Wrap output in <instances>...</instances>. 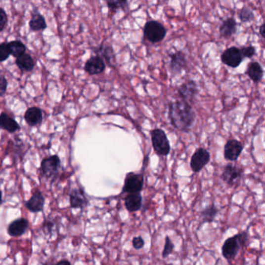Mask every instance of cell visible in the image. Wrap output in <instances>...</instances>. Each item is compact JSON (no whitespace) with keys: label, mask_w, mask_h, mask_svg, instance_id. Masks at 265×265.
Instances as JSON below:
<instances>
[{"label":"cell","mask_w":265,"mask_h":265,"mask_svg":"<svg viewBox=\"0 0 265 265\" xmlns=\"http://www.w3.org/2000/svg\"><path fill=\"white\" fill-rule=\"evenodd\" d=\"M144 178L141 174L130 172L126 175L122 192L128 194L140 193L143 188Z\"/></svg>","instance_id":"obj_5"},{"label":"cell","mask_w":265,"mask_h":265,"mask_svg":"<svg viewBox=\"0 0 265 265\" xmlns=\"http://www.w3.org/2000/svg\"><path fill=\"white\" fill-rule=\"evenodd\" d=\"M9 51L7 43H2L0 44V62H4L9 58Z\"/></svg>","instance_id":"obj_32"},{"label":"cell","mask_w":265,"mask_h":265,"mask_svg":"<svg viewBox=\"0 0 265 265\" xmlns=\"http://www.w3.org/2000/svg\"><path fill=\"white\" fill-rule=\"evenodd\" d=\"M7 45L9 54L15 58H18V57L25 54L26 47L21 41L14 40V41L9 42V43H7Z\"/></svg>","instance_id":"obj_26"},{"label":"cell","mask_w":265,"mask_h":265,"mask_svg":"<svg viewBox=\"0 0 265 265\" xmlns=\"http://www.w3.org/2000/svg\"><path fill=\"white\" fill-rule=\"evenodd\" d=\"M265 24H262V25L260 26L259 31L260 34L262 35V38H265Z\"/></svg>","instance_id":"obj_37"},{"label":"cell","mask_w":265,"mask_h":265,"mask_svg":"<svg viewBox=\"0 0 265 265\" xmlns=\"http://www.w3.org/2000/svg\"><path fill=\"white\" fill-rule=\"evenodd\" d=\"M7 80L3 76H0V96H3L7 89Z\"/></svg>","instance_id":"obj_35"},{"label":"cell","mask_w":265,"mask_h":265,"mask_svg":"<svg viewBox=\"0 0 265 265\" xmlns=\"http://www.w3.org/2000/svg\"><path fill=\"white\" fill-rule=\"evenodd\" d=\"M169 117L175 128L180 131H190L195 122V114L189 103L176 101L170 103Z\"/></svg>","instance_id":"obj_1"},{"label":"cell","mask_w":265,"mask_h":265,"mask_svg":"<svg viewBox=\"0 0 265 265\" xmlns=\"http://www.w3.org/2000/svg\"><path fill=\"white\" fill-rule=\"evenodd\" d=\"M7 15L6 12L2 8H0V32L3 31L4 28L6 27L7 23Z\"/></svg>","instance_id":"obj_34"},{"label":"cell","mask_w":265,"mask_h":265,"mask_svg":"<svg viewBox=\"0 0 265 265\" xmlns=\"http://www.w3.org/2000/svg\"><path fill=\"white\" fill-rule=\"evenodd\" d=\"M44 197L40 191H37L27 201L25 206L31 213H39L43 211L44 206Z\"/></svg>","instance_id":"obj_15"},{"label":"cell","mask_w":265,"mask_h":265,"mask_svg":"<svg viewBox=\"0 0 265 265\" xmlns=\"http://www.w3.org/2000/svg\"><path fill=\"white\" fill-rule=\"evenodd\" d=\"M94 51L96 55L104 60V62L105 61L109 66L115 65V62H116L115 51L111 45L102 43L101 45L94 49Z\"/></svg>","instance_id":"obj_16"},{"label":"cell","mask_w":265,"mask_h":265,"mask_svg":"<svg viewBox=\"0 0 265 265\" xmlns=\"http://www.w3.org/2000/svg\"><path fill=\"white\" fill-rule=\"evenodd\" d=\"M0 127L9 133H14L20 129L17 121L5 113L0 114Z\"/></svg>","instance_id":"obj_21"},{"label":"cell","mask_w":265,"mask_h":265,"mask_svg":"<svg viewBox=\"0 0 265 265\" xmlns=\"http://www.w3.org/2000/svg\"><path fill=\"white\" fill-rule=\"evenodd\" d=\"M175 250V244L173 243L170 236H166L165 244H164V250L162 252V257L164 259L168 258L172 254L173 251Z\"/></svg>","instance_id":"obj_29"},{"label":"cell","mask_w":265,"mask_h":265,"mask_svg":"<svg viewBox=\"0 0 265 265\" xmlns=\"http://www.w3.org/2000/svg\"><path fill=\"white\" fill-rule=\"evenodd\" d=\"M55 224L54 221L51 220H45L43 224V232L45 235H51L55 228Z\"/></svg>","instance_id":"obj_31"},{"label":"cell","mask_w":265,"mask_h":265,"mask_svg":"<svg viewBox=\"0 0 265 265\" xmlns=\"http://www.w3.org/2000/svg\"><path fill=\"white\" fill-rule=\"evenodd\" d=\"M210 161V153L204 148H198L191 159V168L195 173L201 172Z\"/></svg>","instance_id":"obj_7"},{"label":"cell","mask_w":265,"mask_h":265,"mask_svg":"<svg viewBox=\"0 0 265 265\" xmlns=\"http://www.w3.org/2000/svg\"><path fill=\"white\" fill-rule=\"evenodd\" d=\"M106 69L105 62L100 57H91L88 62H86L85 71L90 76L101 74Z\"/></svg>","instance_id":"obj_12"},{"label":"cell","mask_w":265,"mask_h":265,"mask_svg":"<svg viewBox=\"0 0 265 265\" xmlns=\"http://www.w3.org/2000/svg\"><path fill=\"white\" fill-rule=\"evenodd\" d=\"M43 265H71V263L67 260H62L60 262H57L56 264H51L49 262L44 263Z\"/></svg>","instance_id":"obj_36"},{"label":"cell","mask_w":265,"mask_h":265,"mask_svg":"<svg viewBox=\"0 0 265 265\" xmlns=\"http://www.w3.org/2000/svg\"><path fill=\"white\" fill-rule=\"evenodd\" d=\"M248 241L247 232H242L226 239L221 247V255L228 262L234 260L242 247Z\"/></svg>","instance_id":"obj_2"},{"label":"cell","mask_w":265,"mask_h":265,"mask_svg":"<svg viewBox=\"0 0 265 265\" xmlns=\"http://www.w3.org/2000/svg\"><path fill=\"white\" fill-rule=\"evenodd\" d=\"M43 119L42 110L38 107H31L26 111L24 119L29 126H35L40 124Z\"/></svg>","instance_id":"obj_18"},{"label":"cell","mask_w":265,"mask_h":265,"mask_svg":"<svg viewBox=\"0 0 265 265\" xmlns=\"http://www.w3.org/2000/svg\"><path fill=\"white\" fill-rule=\"evenodd\" d=\"M167 32L166 27L156 20H149L144 26V38L152 43L161 42L165 38Z\"/></svg>","instance_id":"obj_3"},{"label":"cell","mask_w":265,"mask_h":265,"mask_svg":"<svg viewBox=\"0 0 265 265\" xmlns=\"http://www.w3.org/2000/svg\"><path fill=\"white\" fill-rule=\"evenodd\" d=\"M243 58H251L256 54V48L254 46H248V47H243L240 48Z\"/></svg>","instance_id":"obj_30"},{"label":"cell","mask_w":265,"mask_h":265,"mask_svg":"<svg viewBox=\"0 0 265 265\" xmlns=\"http://www.w3.org/2000/svg\"><path fill=\"white\" fill-rule=\"evenodd\" d=\"M237 32V23L232 17L226 19L220 27V34L222 38H228Z\"/></svg>","instance_id":"obj_20"},{"label":"cell","mask_w":265,"mask_h":265,"mask_svg":"<svg viewBox=\"0 0 265 265\" xmlns=\"http://www.w3.org/2000/svg\"><path fill=\"white\" fill-rule=\"evenodd\" d=\"M2 192H1V191H0V204H1V202H2Z\"/></svg>","instance_id":"obj_38"},{"label":"cell","mask_w":265,"mask_h":265,"mask_svg":"<svg viewBox=\"0 0 265 265\" xmlns=\"http://www.w3.org/2000/svg\"><path fill=\"white\" fill-rule=\"evenodd\" d=\"M61 161L58 155H53L44 159L42 162V171L48 179L55 178L58 175Z\"/></svg>","instance_id":"obj_8"},{"label":"cell","mask_w":265,"mask_h":265,"mask_svg":"<svg viewBox=\"0 0 265 265\" xmlns=\"http://www.w3.org/2000/svg\"><path fill=\"white\" fill-rule=\"evenodd\" d=\"M144 245H145V241H144L142 236H134V238L132 239V247L134 249H142Z\"/></svg>","instance_id":"obj_33"},{"label":"cell","mask_w":265,"mask_h":265,"mask_svg":"<svg viewBox=\"0 0 265 265\" xmlns=\"http://www.w3.org/2000/svg\"><path fill=\"white\" fill-rule=\"evenodd\" d=\"M70 206L73 209H84L88 206V200L83 189H76L69 195Z\"/></svg>","instance_id":"obj_17"},{"label":"cell","mask_w":265,"mask_h":265,"mask_svg":"<svg viewBox=\"0 0 265 265\" xmlns=\"http://www.w3.org/2000/svg\"><path fill=\"white\" fill-rule=\"evenodd\" d=\"M16 65L20 70L24 71V72H31L35 67L33 58L28 54H24L21 56L17 58Z\"/></svg>","instance_id":"obj_23"},{"label":"cell","mask_w":265,"mask_h":265,"mask_svg":"<svg viewBox=\"0 0 265 265\" xmlns=\"http://www.w3.org/2000/svg\"><path fill=\"white\" fill-rule=\"evenodd\" d=\"M243 60L240 49L236 47L227 48L221 55V62L231 68H237L240 66Z\"/></svg>","instance_id":"obj_6"},{"label":"cell","mask_w":265,"mask_h":265,"mask_svg":"<svg viewBox=\"0 0 265 265\" xmlns=\"http://www.w3.org/2000/svg\"><path fill=\"white\" fill-rule=\"evenodd\" d=\"M29 26L31 31H42L47 27L44 16L39 13H35L32 15V17L29 22Z\"/></svg>","instance_id":"obj_25"},{"label":"cell","mask_w":265,"mask_h":265,"mask_svg":"<svg viewBox=\"0 0 265 265\" xmlns=\"http://www.w3.org/2000/svg\"><path fill=\"white\" fill-rule=\"evenodd\" d=\"M152 144L156 153L160 156H167L171 151L170 142L165 132L161 129H154L151 131Z\"/></svg>","instance_id":"obj_4"},{"label":"cell","mask_w":265,"mask_h":265,"mask_svg":"<svg viewBox=\"0 0 265 265\" xmlns=\"http://www.w3.org/2000/svg\"><path fill=\"white\" fill-rule=\"evenodd\" d=\"M238 16L240 19V21L242 23H250V22L253 21L254 20V12L251 8L247 7V6H243L238 13Z\"/></svg>","instance_id":"obj_27"},{"label":"cell","mask_w":265,"mask_h":265,"mask_svg":"<svg viewBox=\"0 0 265 265\" xmlns=\"http://www.w3.org/2000/svg\"><path fill=\"white\" fill-rule=\"evenodd\" d=\"M142 198L140 193L129 194L125 198V206L130 213L137 212L142 207Z\"/></svg>","instance_id":"obj_19"},{"label":"cell","mask_w":265,"mask_h":265,"mask_svg":"<svg viewBox=\"0 0 265 265\" xmlns=\"http://www.w3.org/2000/svg\"><path fill=\"white\" fill-rule=\"evenodd\" d=\"M29 228V222L25 218L17 219L9 224L7 233L12 237L21 236L28 231Z\"/></svg>","instance_id":"obj_11"},{"label":"cell","mask_w":265,"mask_h":265,"mask_svg":"<svg viewBox=\"0 0 265 265\" xmlns=\"http://www.w3.org/2000/svg\"><path fill=\"white\" fill-rule=\"evenodd\" d=\"M243 147L240 141L236 140H229L225 144L224 148V157L227 161H234L240 157Z\"/></svg>","instance_id":"obj_9"},{"label":"cell","mask_w":265,"mask_h":265,"mask_svg":"<svg viewBox=\"0 0 265 265\" xmlns=\"http://www.w3.org/2000/svg\"><path fill=\"white\" fill-rule=\"evenodd\" d=\"M218 208L215 206L214 204H212L210 206L204 209L201 213V218H202V223H213L216 217L218 215Z\"/></svg>","instance_id":"obj_24"},{"label":"cell","mask_w":265,"mask_h":265,"mask_svg":"<svg viewBox=\"0 0 265 265\" xmlns=\"http://www.w3.org/2000/svg\"><path fill=\"white\" fill-rule=\"evenodd\" d=\"M178 93L183 101L191 102L198 93V86L194 81H188L182 84L178 88Z\"/></svg>","instance_id":"obj_14"},{"label":"cell","mask_w":265,"mask_h":265,"mask_svg":"<svg viewBox=\"0 0 265 265\" xmlns=\"http://www.w3.org/2000/svg\"><path fill=\"white\" fill-rule=\"evenodd\" d=\"M241 175L242 170L240 168L232 164H227L224 168L221 178L229 186H234L235 183L241 178Z\"/></svg>","instance_id":"obj_13"},{"label":"cell","mask_w":265,"mask_h":265,"mask_svg":"<svg viewBox=\"0 0 265 265\" xmlns=\"http://www.w3.org/2000/svg\"><path fill=\"white\" fill-rule=\"evenodd\" d=\"M170 57H171L170 69L173 74L181 73L182 71L187 67V59L184 53L180 51H176L170 54Z\"/></svg>","instance_id":"obj_10"},{"label":"cell","mask_w":265,"mask_h":265,"mask_svg":"<svg viewBox=\"0 0 265 265\" xmlns=\"http://www.w3.org/2000/svg\"><path fill=\"white\" fill-rule=\"evenodd\" d=\"M107 5L111 11L124 9L128 6V0H107Z\"/></svg>","instance_id":"obj_28"},{"label":"cell","mask_w":265,"mask_h":265,"mask_svg":"<svg viewBox=\"0 0 265 265\" xmlns=\"http://www.w3.org/2000/svg\"><path fill=\"white\" fill-rule=\"evenodd\" d=\"M247 74L255 83H258L263 78L264 71L262 65L258 62H254L249 64Z\"/></svg>","instance_id":"obj_22"}]
</instances>
